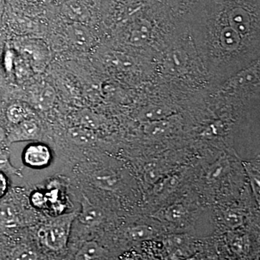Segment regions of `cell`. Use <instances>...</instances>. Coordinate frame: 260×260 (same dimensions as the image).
<instances>
[{
    "mask_svg": "<svg viewBox=\"0 0 260 260\" xmlns=\"http://www.w3.org/2000/svg\"><path fill=\"white\" fill-rule=\"evenodd\" d=\"M39 135H40V128L37 121L28 118L21 122L15 124L14 129L8 137V139L11 143L29 141V140H37Z\"/></svg>",
    "mask_w": 260,
    "mask_h": 260,
    "instance_id": "277c9868",
    "label": "cell"
},
{
    "mask_svg": "<svg viewBox=\"0 0 260 260\" xmlns=\"http://www.w3.org/2000/svg\"><path fill=\"white\" fill-rule=\"evenodd\" d=\"M79 119L81 123V126H85L88 129H93L98 126L96 118L90 112H82L80 113Z\"/></svg>",
    "mask_w": 260,
    "mask_h": 260,
    "instance_id": "2e32d148",
    "label": "cell"
},
{
    "mask_svg": "<svg viewBox=\"0 0 260 260\" xmlns=\"http://www.w3.org/2000/svg\"><path fill=\"white\" fill-rule=\"evenodd\" d=\"M145 178L148 183H154L158 180L159 172L155 165H150L145 170Z\"/></svg>",
    "mask_w": 260,
    "mask_h": 260,
    "instance_id": "ffe728a7",
    "label": "cell"
},
{
    "mask_svg": "<svg viewBox=\"0 0 260 260\" xmlns=\"http://www.w3.org/2000/svg\"><path fill=\"white\" fill-rule=\"evenodd\" d=\"M6 139V133H5V129L0 126V150H1V148L3 147V145L4 144Z\"/></svg>",
    "mask_w": 260,
    "mask_h": 260,
    "instance_id": "d4e9b609",
    "label": "cell"
},
{
    "mask_svg": "<svg viewBox=\"0 0 260 260\" xmlns=\"http://www.w3.org/2000/svg\"><path fill=\"white\" fill-rule=\"evenodd\" d=\"M68 136L73 143L80 145L91 144L95 140L93 130L83 126L70 128Z\"/></svg>",
    "mask_w": 260,
    "mask_h": 260,
    "instance_id": "52a82bcc",
    "label": "cell"
},
{
    "mask_svg": "<svg viewBox=\"0 0 260 260\" xmlns=\"http://www.w3.org/2000/svg\"><path fill=\"white\" fill-rule=\"evenodd\" d=\"M52 158L50 148L43 143H32L24 149V164L32 169H42L50 164Z\"/></svg>",
    "mask_w": 260,
    "mask_h": 260,
    "instance_id": "3957f363",
    "label": "cell"
},
{
    "mask_svg": "<svg viewBox=\"0 0 260 260\" xmlns=\"http://www.w3.org/2000/svg\"><path fill=\"white\" fill-rule=\"evenodd\" d=\"M0 221L10 226L18 223V213L13 205L8 203L0 204Z\"/></svg>",
    "mask_w": 260,
    "mask_h": 260,
    "instance_id": "30bf717a",
    "label": "cell"
},
{
    "mask_svg": "<svg viewBox=\"0 0 260 260\" xmlns=\"http://www.w3.org/2000/svg\"><path fill=\"white\" fill-rule=\"evenodd\" d=\"M104 250L96 242L89 241L84 243L75 255L76 259H97L102 257Z\"/></svg>",
    "mask_w": 260,
    "mask_h": 260,
    "instance_id": "ba28073f",
    "label": "cell"
},
{
    "mask_svg": "<svg viewBox=\"0 0 260 260\" xmlns=\"http://www.w3.org/2000/svg\"><path fill=\"white\" fill-rule=\"evenodd\" d=\"M0 171L5 174L9 173L21 177L20 171L13 167L10 162L9 152L4 149L0 150Z\"/></svg>",
    "mask_w": 260,
    "mask_h": 260,
    "instance_id": "9a60e30c",
    "label": "cell"
},
{
    "mask_svg": "<svg viewBox=\"0 0 260 260\" xmlns=\"http://www.w3.org/2000/svg\"><path fill=\"white\" fill-rule=\"evenodd\" d=\"M69 34L72 40L77 45L84 47L89 41L88 34L84 26L79 24H75L70 28Z\"/></svg>",
    "mask_w": 260,
    "mask_h": 260,
    "instance_id": "4fadbf2b",
    "label": "cell"
},
{
    "mask_svg": "<svg viewBox=\"0 0 260 260\" xmlns=\"http://www.w3.org/2000/svg\"><path fill=\"white\" fill-rule=\"evenodd\" d=\"M78 214H63L55 217L39 231V236L49 249L54 251L64 249L69 240L72 225Z\"/></svg>",
    "mask_w": 260,
    "mask_h": 260,
    "instance_id": "6da1fadb",
    "label": "cell"
},
{
    "mask_svg": "<svg viewBox=\"0 0 260 260\" xmlns=\"http://www.w3.org/2000/svg\"><path fill=\"white\" fill-rule=\"evenodd\" d=\"M32 202L36 206H42L44 204V197L41 193H36L32 196Z\"/></svg>",
    "mask_w": 260,
    "mask_h": 260,
    "instance_id": "603a6c76",
    "label": "cell"
},
{
    "mask_svg": "<svg viewBox=\"0 0 260 260\" xmlns=\"http://www.w3.org/2000/svg\"><path fill=\"white\" fill-rule=\"evenodd\" d=\"M184 237H181V236H177V237H174L170 239L169 242L172 243V244L174 246H180V245H182L184 243Z\"/></svg>",
    "mask_w": 260,
    "mask_h": 260,
    "instance_id": "cb8c5ba5",
    "label": "cell"
},
{
    "mask_svg": "<svg viewBox=\"0 0 260 260\" xmlns=\"http://www.w3.org/2000/svg\"><path fill=\"white\" fill-rule=\"evenodd\" d=\"M20 49L24 58L35 70H42L49 59V51L45 44L40 41L27 39L20 43Z\"/></svg>",
    "mask_w": 260,
    "mask_h": 260,
    "instance_id": "7a4b0ae2",
    "label": "cell"
},
{
    "mask_svg": "<svg viewBox=\"0 0 260 260\" xmlns=\"http://www.w3.org/2000/svg\"><path fill=\"white\" fill-rule=\"evenodd\" d=\"M77 217L83 225L93 226L102 221V210L94 205L86 197L83 196L81 200V210Z\"/></svg>",
    "mask_w": 260,
    "mask_h": 260,
    "instance_id": "5b68a950",
    "label": "cell"
},
{
    "mask_svg": "<svg viewBox=\"0 0 260 260\" xmlns=\"http://www.w3.org/2000/svg\"><path fill=\"white\" fill-rule=\"evenodd\" d=\"M3 0H0V5L2 4V2H3Z\"/></svg>",
    "mask_w": 260,
    "mask_h": 260,
    "instance_id": "484cf974",
    "label": "cell"
},
{
    "mask_svg": "<svg viewBox=\"0 0 260 260\" xmlns=\"http://www.w3.org/2000/svg\"><path fill=\"white\" fill-rule=\"evenodd\" d=\"M166 130H167L166 123H153L150 125L147 126L146 133L152 136H160L165 133Z\"/></svg>",
    "mask_w": 260,
    "mask_h": 260,
    "instance_id": "ac0fdd59",
    "label": "cell"
},
{
    "mask_svg": "<svg viewBox=\"0 0 260 260\" xmlns=\"http://www.w3.org/2000/svg\"><path fill=\"white\" fill-rule=\"evenodd\" d=\"M9 187L8 179L6 174L0 171V199L7 194Z\"/></svg>",
    "mask_w": 260,
    "mask_h": 260,
    "instance_id": "44dd1931",
    "label": "cell"
},
{
    "mask_svg": "<svg viewBox=\"0 0 260 260\" xmlns=\"http://www.w3.org/2000/svg\"><path fill=\"white\" fill-rule=\"evenodd\" d=\"M32 95L34 102L42 110H47L52 107L55 99L54 89L47 84L38 86Z\"/></svg>",
    "mask_w": 260,
    "mask_h": 260,
    "instance_id": "8992f818",
    "label": "cell"
},
{
    "mask_svg": "<svg viewBox=\"0 0 260 260\" xmlns=\"http://www.w3.org/2000/svg\"><path fill=\"white\" fill-rule=\"evenodd\" d=\"M7 118L10 122L17 124L28 119V111L20 104H13L6 112Z\"/></svg>",
    "mask_w": 260,
    "mask_h": 260,
    "instance_id": "7c38bea8",
    "label": "cell"
},
{
    "mask_svg": "<svg viewBox=\"0 0 260 260\" xmlns=\"http://www.w3.org/2000/svg\"><path fill=\"white\" fill-rule=\"evenodd\" d=\"M167 111L164 110V109H160V108H158V109L153 108V109H148L145 112V116L147 120L148 119V120L153 121L155 119H160V118L164 117L167 115Z\"/></svg>",
    "mask_w": 260,
    "mask_h": 260,
    "instance_id": "d6986e66",
    "label": "cell"
},
{
    "mask_svg": "<svg viewBox=\"0 0 260 260\" xmlns=\"http://www.w3.org/2000/svg\"><path fill=\"white\" fill-rule=\"evenodd\" d=\"M154 235L153 229L148 225H137L130 228L128 231V236L134 241H145L151 239Z\"/></svg>",
    "mask_w": 260,
    "mask_h": 260,
    "instance_id": "8fae6325",
    "label": "cell"
},
{
    "mask_svg": "<svg viewBox=\"0 0 260 260\" xmlns=\"http://www.w3.org/2000/svg\"><path fill=\"white\" fill-rule=\"evenodd\" d=\"M92 179L98 187L108 189V190L115 189L119 183V179L115 174L107 171H103V172L100 171L95 173L92 177Z\"/></svg>",
    "mask_w": 260,
    "mask_h": 260,
    "instance_id": "9c48e42d",
    "label": "cell"
},
{
    "mask_svg": "<svg viewBox=\"0 0 260 260\" xmlns=\"http://www.w3.org/2000/svg\"><path fill=\"white\" fill-rule=\"evenodd\" d=\"M186 212L184 205L181 204L172 205L166 210L165 218L172 223H177L185 216Z\"/></svg>",
    "mask_w": 260,
    "mask_h": 260,
    "instance_id": "5bb4252c",
    "label": "cell"
},
{
    "mask_svg": "<svg viewBox=\"0 0 260 260\" xmlns=\"http://www.w3.org/2000/svg\"><path fill=\"white\" fill-rule=\"evenodd\" d=\"M225 220L229 226L236 228L242 225L243 218L242 215L236 211L229 210L225 214Z\"/></svg>",
    "mask_w": 260,
    "mask_h": 260,
    "instance_id": "e0dca14e",
    "label": "cell"
},
{
    "mask_svg": "<svg viewBox=\"0 0 260 260\" xmlns=\"http://www.w3.org/2000/svg\"><path fill=\"white\" fill-rule=\"evenodd\" d=\"M249 176H251V186L253 187V190L256 193V194H258L259 197V178L257 179L256 174H253L252 172L249 174Z\"/></svg>",
    "mask_w": 260,
    "mask_h": 260,
    "instance_id": "7402d4cb",
    "label": "cell"
}]
</instances>
